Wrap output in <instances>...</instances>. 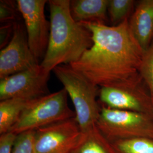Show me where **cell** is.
Listing matches in <instances>:
<instances>
[{
    "label": "cell",
    "mask_w": 153,
    "mask_h": 153,
    "mask_svg": "<svg viewBox=\"0 0 153 153\" xmlns=\"http://www.w3.org/2000/svg\"><path fill=\"white\" fill-rule=\"evenodd\" d=\"M140 74L150 93L153 102V42L143 52Z\"/></svg>",
    "instance_id": "obj_17"
},
{
    "label": "cell",
    "mask_w": 153,
    "mask_h": 153,
    "mask_svg": "<svg viewBox=\"0 0 153 153\" xmlns=\"http://www.w3.org/2000/svg\"><path fill=\"white\" fill-rule=\"evenodd\" d=\"M33 99L13 98L0 102V134L10 131Z\"/></svg>",
    "instance_id": "obj_13"
},
{
    "label": "cell",
    "mask_w": 153,
    "mask_h": 153,
    "mask_svg": "<svg viewBox=\"0 0 153 153\" xmlns=\"http://www.w3.org/2000/svg\"><path fill=\"white\" fill-rule=\"evenodd\" d=\"M128 21L116 26L79 22L92 33L93 44L69 65L99 88L124 87L143 82L140 68L143 51Z\"/></svg>",
    "instance_id": "obj_1"
},
{
    "label": "cell",
    "mask_w": 153,
    "mask_h": 153,
    "mask_svg": "<svg viewBox=\"0 0 153 153\" xmlns=\"http://www.w3.org/2000/svg\"><path fill=\"white\" fill-rule=\"evenodd\" d=\"M131 33L143 52L153 42V0H141L129 19Z\"/></svg>",
    "instance_id": "obj_11"
},
{
    "label": "cell",
    "mask_w": 153,
    "mask_h": 153,
    "mask_svg": "<svg viewBox=\"0 0 153 153\" xmlns=\"http://www.w3.org/2000/svg\"><path fill=\"white\" fill-rule=\"evenodd\" d=\"M136 5V2L133 0H109L108 13L112 26H116L129 19Z\"/></svg>",
    "instance_id": "obj_16"
},
{
    "label": "cell",
    "mask_w": 153,
    "mask_h": 153,
    "mask_svg": "<svg viewBox=\"0 0 153 153\" xmlns=\"http://www.w3.org/2000/svg\"><path fill=\"white\" fill-rule=\"evenodd\" d=\"M111 142L116 153H153V139L133 138Z\"/></svg>",
    "instance_id": "obj_15"
},
{
    "label": "cell",
    "mask_w": 153,
    "mask_h": 153,
    "mask_svg": "<svg viewBox=\"0 0 153 153\" xmlns=\"http://www.w3.org/2000/svg\"><path fill=\"white\" fill-rule=\"evenodd\" d=\"M64 88L35 99L28 104L10 131L19 134L76 117L68 104Z\"/></svg>",
    "instance_id": "obj_4"
},
{
    "label": "cell",
    "mask_w": 153,
    "mask_h": 153,
    "mask_svg": "<svg viewBox=\"0 0 153 153\" xmlns=\"http://www.w3.org/2000/svg\"><path fill=\"white\" fill-rule=\"evenodd\" d=\"M71 153H116L111 142L97 126L82 133L80 141Z\"/></svg>",
    "instance_id": "obj_14"
},
{
    "label": "cell",
    "mask_w": 153,
    "mask_h": 153,
    "mask_svg": "<svg viewBox=\"0 0 153 153\" xmlns=\"http://www.w3.org/2000/svg\"><path fill=\"white\" fill-rule=\"evenodd\" d=\"M50 72L39 64L1 79L0 100L13 98L34 99L48 94Z\"/></svg>",
    "instance_id": "obj_8"
},
{
    "label": "cell",
    "mask_w": 153,
    "mask_h": 153,
    "mask_svg": "<svg viewBox=\"0 0 153 153\" xmlns=\"http://www.w3.org/2000/svg\"><path fill=\"white\" fill-rule=\"evenodd\" d=\"M98 96L105 107L153 116V100L143 82L124 87L99 88Z\"/></svg>",
    "instance_id": "obj_9"
},
{
    "label": "cell",
    "mask_w": 153,
    "mask_h": 153,
    "mask_svg": "<svg viewBox=\"0 0 153 153\" xmlns=\"http://www.w3.org/2000/svg\"><path fill=\"white\" fill-rule=\"evenodd\" d=\"M109 0L71 1V12L77 22L104 23L107 20Z\"/></svg>",
    "instance_id": "obj_12"
},
{
    "label": "cell",
    "mask_w": 153,
    "mask_h": 153,
    "mask_svg": "<svg viewBox=\"0 0 153 153\" xmlns=\"http://www.w3.org/2000/svg\"><path fill=\"white\" fill-rule=\"evenodd\" d=\"M97 126L109 141L133 138L153 140V116L102 105Z\"/></svg>",
    "instance_id": "obj_5"
},
{
    "label": "cell",
    "mask_w": 153,
    "mask_h": 153,
    "mask_svg": "<svg viewBox=\"0 0 153 153\" xmlns=\"http://www.w3.org/2000/svg\"><path fill=\"white\" fill-rule=\"evenodd\" d=\"M82 132L75 117L39 128L34 131L35 153H71Z\"/></svg>",
    "instance_id": "obj_6"
},
{
    "label": "cell",
    "mask_w": 153,
    "mask_h": 153,
    "mask_svg": "<svg viewBox=\"0 0 153 153\" xmlns=\"http://www.w3.org/2000/svg\"><path fill=\"white\" fill-rule=\"evenodd\" d=\"M53 71L71 98L75 119L82 133L97 126L101 108L97 100L98 86L69 65L57 66Z\"/></svg>",
    "instance_id": "obj_3"
},
{
    "label": "cell",
    "mask_w": 153,
    "mask_h": 153,
    "mask_svg": "<svg viewBox=\"0 0 153 153\" xmlns=\"http://www.w3.org/2000/svg\"><path fill=\"white\" fill-rule=\"evenodd\" d=\"M34 131H25L18 134L12 153H35L33 145Z\"/></svg>",
    "instance_id": "obj_18"
},
{
    "label": "cell",
    "mask_w": 153,
    "mask_h": 153,
    "mask_svg": "<svg viewBox=\"0 0 153 153\" xmlns=\"http://www.w3.org/2000/svg\"><path fill=\"white\" fill-rule=\"evenodd\" d=\"M50 9V33L48 47L42 62L51 72L57 66L78 60L93 45L92 33L74 19L69 0L48 1Z\"/></svg>",
    "instance_id": "obj_2"
},
{
    "label": "cell",
    "mask_w": 153,
    "mask_h": 153,
    "mask_svg": "<svg viewBox=\"0 0 153 153\" xmlns=\"http://www.w3.org/2000/svg\"><path fill=\"white\" fill-rule=\"evenodd\" d=\"M29 47L22 26L16 25L11 40L0 52V78L2 79L39 65Z\"/></svg>",
    "instance_id": "obj_10"
},
{
    "label": "cell",
    "mask_w": 153,
    "mask_h": 153,
    "mask_svg": "<svg viewBox=\"0 0 153 153\" xmlns=\"http://www.w3.org/2000/svg\"><path fill=\"white\" fill-rule=\"evenodd\" d=\"M16 2L10 1H0V21L1 23H9L16 16Z\"/></svg>",
    "instance_id": "obj_19"
},
{
    "label": "cell",
    "mask_w": 153,
    "mask_h": 153,
    "mask_svg": "<svg viewBox=\"0 0 153 153\" xmlns=\"http://www.w3.org/2000/svg\"><path fill=\"white\" fill-rule=\"evenodd\" d=\"M16 25L12 23H6L1 27V48H4L11 40Z\"/></svg>",
    "instance_id": "obj_21"
},
{
    "label": "cell",
    "mask_w": 153,
    "mask_h": 153,
    "mask_svg": "<svg viewBox=\"0 0 153 153\" xmlns=\"http://www.w3.org/2000/svg\"><path fill=\"white\" fill-rule=\"evenodd\" d=\"M45 0H17L18 10L24 19L28 44L38 60L43 59L49 42L50 22L44 13Z\"/></svg>",
    "instance_id": "obj_7"
},
{
    "label": "cell",
    "mask_w": 153,
    "mask_h": 153,
    "mask_svg": "<svg viewBox=\"0 0 153 153\" xmlns=\"http://www.w3.org/2000/svg\"><path fill=\"white\" fill-rule=\"evenodd\" d=\"M17 136L10 131L0 134V153H12Z\"/></svg>",
    "instance_id": "obj_20"
}]
</instances>
